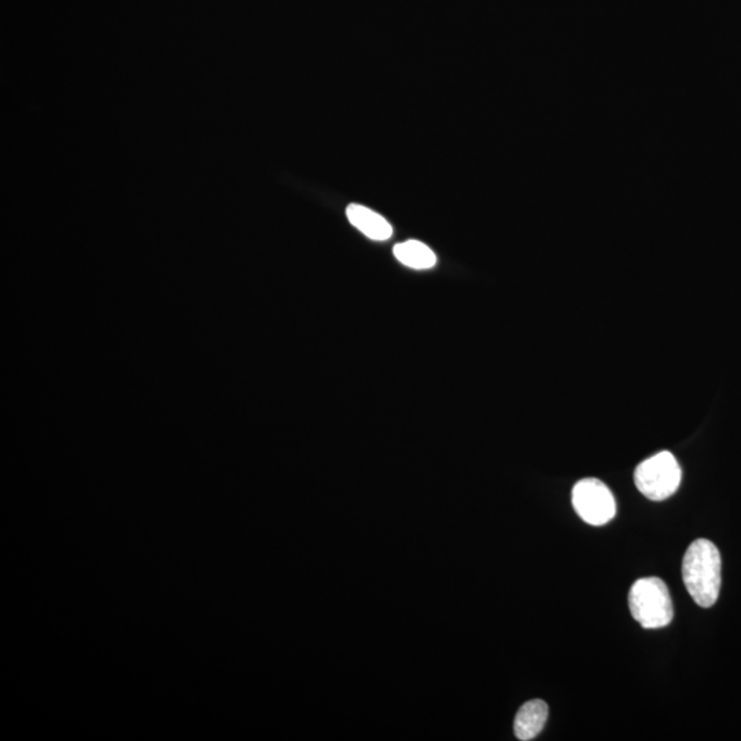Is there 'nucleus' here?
Instances as JSON below:
<instances>
[{
  "mask_svg": "<svg viewBox=\"0 0 741 741\" xmlns=\"http://www.w3.org/2000/svg\"><path fill=\"white\" fill-rule=\"evenodd\" d=\"M722 562L718 548L706 538L693 541L682 560V580L698 606L713 607L721 591Z\"/></svg>",
  "mask_w": 741,
  "mask_h": 741,
  "instance_id": "f257e3e1",
  "label": "nucleus"
},
{
  "mask_svg": "<svg viewBox=\"0 0 741 741\" xmlns=\"http://www.w3.org/2000/svg\"><path fill=\"white\" fill-rule=\"evenodd\" d=\"M394 256L401 264L414 269H430L437 264L433 250L419 241L398 243L394 246Z\"/></svg>",
  "mask_w": 741,
  "mask_h": 741,
  "instance_id": "0eeeda50",
  "label": "nucleus"
},
{
  "mask_svg": "<svg viewBox=\"0 0 741 741\" xmlns=\"http://www.w3.org/2000/svg\"><path fill=\"white\" fill-rule=\"evenodd\" d=\"M632 617L644 629L665 628L673 621V602L661 578L648 577L634 582L629 593Z\"/></svg>",
  "mask_w": 741,
  "mask_h": 741,
  "instance_id": "f03ea898",
  "label": "nucleus"
},
{
  "mask_svg": "<svg viewBox=\"0 0 741 741\" xmlns=\"http://www.w3.org/2000/svg\"><path fill=\"white\" fill-rule=\"evenodd\" d=\"M346 216L352 226L372 241H387L393 235V228L387 223L385 217L366 206L352 204L346 209Z\"/></svg>",
  "mask_w": 741,
  "mask_h": 741,
  "instance_id": "423d86ee",
  "label": "nucleus"
},
{
  "mask_svg": "<svg viewBox=\"0 0 741 741\" xmlns=\"http://www.w3.org/2000/svg\"><path fill=\"white\" fill-rule=\"evenodd\" d=\"M573 505L582 521L592 526L606 525L617 514L614 494L595 478L582 479L574 486Z\"/></svg>",
  "mask_w": 741,
  "mask_h": 741,
  "instance_id": "20e7f679",
  "label": "nucleus"
},
{
  "mask_svg": "<svg viewBox=\"0 0 741 741\" xmlns=\"http://www.w3.org/2000/svg\"><path fill=\"white\" fill-rule=\"evenodd\" d=\"M681 468L673 453L663 451L644 460L634 471L637 489L652 501L669 499L681 484Z\"/></svg>",
  "mask_w": 741,
  "mask_h": 741,
  "instance_id": "7ed1b4c3",
  "label": "nucleus"
},
{
  "mask_svg": "<svg viewBox=\"0 0 741 741\" xmlns=\"http://www.w3.org/2000/svg\"><path fill=\"white\" fill-rule=\"evenodd\" d=\"M549 709L543 700H530L523 704L514 722L515 736L519 740L536 739L547 724Z\"/></svg>",
  "mask_w": 741,
  "mask_h": 741,
  "instance_id": "39448f33",
  "label": "nucleus"
}]
</instances>
